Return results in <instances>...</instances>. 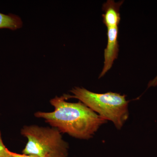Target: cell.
<instances>
[{
	"mask_svg": "<svg viewBox=\"0 0 157 157\" xmlns=\"http://www.w3.org/2000/svg\"><path fill=\"white\" fill-rule=\"evenodd\" d=\"M67 99V95L56 97L50 101L54 107L53 111H39L34 115L45 120L61 133L78 139L90 138L106 120L82 102L70 103L66 101Z\"/></svg>",
	"mask_w": 157,
	"mask_h": 157,
	"instance_id": "1",
	"label": "cell"
},
{
	"mask_svg": "<svg viewBox=\"0 0 157 157\" xmlns=\"http://www.w3.org/2000/svg\"><path fill=\"white\" fill-rule=\"evenodd\" d=\"M73 95L68 98L78 99L105 120L111 121L120 129L128 117V104L125 95L117 93L97 94L83 88L76 87L71 90Z\"/></svg>",
	"mask_w": 157,
	"mask_h": 157,
	"instance_id": "2",
	"label": "cell"
},
{
	"mask_svg": "<svg viewBox=\"0 0 157 157\" xmlns=\"http://www.w3.org/2000/svg\"><path fill=\"white\" fill-rule=\"evenodd\" d=\"M28 141L22 153L39 157H67V143L56 128L25 126L21 132Z\"/></svg>",
	"mask_w": 157,
	"mask_h": 157,
	"instance_id": "3",
	"label": "cell"
},
{
	"mask_svg": "<svg viewBox=\"0 0 157 157\" xmlns=\"http://www.w3.org/2000/svg\"><path fill=\"white\" fill-rule=\"evenodd\" d=\"M107 29V43L104 50V65L99 78L103 77L112 67L113 62L117 58L119 50L118 42V27Z\"/></svg>",
	"mask_w": 157,
	"mask_h": 157,
	"instance_id": "4",
	"label": "cell"
},
{
	"mask_svg": "<svg viewBox=\"0 0 157 157\" xmlns=\"http://www.w3.org/2000/svg\"><path fill=\"white\" fill-rule=\"evenodd\" d=\"M123 2H116L114 1L109 0L104 3L103 10L104 13L102 15L103 22L107 28L118 27L121 20L120 7Z\"/></svg>",
	"mask_w": 157,
	"mask_h": 157,
	"instance_id": "5",
	"label": "cell"
},
{
	"mask_svg": "<svg viewBox=\"0 0 157 157\" xmlns=\"http://www.w3.org/2000/svg\"><path fill=\"white\" fill-rule=\"evenodd\" d=\"M22 26L21 20L17 15L0 13V29H9L15 30Z\"/></svg>",
	"mask_w": 157,
	"mask_h": 157,
	"instance_id": "6",
	"label": "cell"
},
{
	"mask_svg": "<svg viewBox=\"0 0 157 157\" xmlns=\"http://www.w3.org/2000/svg\"><path fill=\"white\" fill-rule=\"evenodd\" d=\"M8 150L9 149L6 148V146L3 143L1 132H0V157H9Z\"/></svg>",
	"mask_w": 157,
	"mask_h": 157,
	"instance_id": "7",
	"label": "cell"
},
{
	"mask_svg": "<svg viewBox=\"0 0 157 157\" xmlns=\"http://www.w3.org/2000/svg\"><path fill=\"white\" fill-rule=\"evenodd\" d=\"M8 153H9V157H39L37 156L33 155H27L24 154H19L13 152L8 150Z\"/></svg>",
	"mask_w": 157,
	"mask_h": 157,
	"instance_id": "8",
	"label": "cell"
},
{
	"mask_svg": "<svg viewBox=\"0 0 157 157\" xmlns=\"http://www.w3.org/2000/svg\"><path fill=\"white\" fill-rule=\"evenodd\" d=\"M157 86V76L149 82L148 88L152 87V86Z\"/></svg>",
	"mask_w": 157,
	"mask_h": 157,
	"instance_id": "9",
	"label": "cell"
}]
</instances>
